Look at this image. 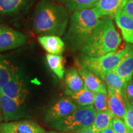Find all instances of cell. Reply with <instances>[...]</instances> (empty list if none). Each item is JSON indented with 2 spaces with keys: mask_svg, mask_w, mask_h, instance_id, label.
Masks as SVG:
<instances>
[{
  "mask_svg": "<svg viewBox=\"0 0 133 133\" xmlns=\"http://www.w3.org/2000/svg\"><path fill=\"white\" fill-rule=\"evenodd\" d=\"M79 75L84 81V85L93 92L107 94L105 84L97 75L84 66L81 65L78 69Z\"/></svg>",
  "mask_w": 133,
  "mask_h": 133,
  "instance_id": "obj_12",
  "label": "cell"
},
{
  "mask_svg": "<svg viewBox=\"0 0 133 133\" xmlns=\"http://www.w3.org/2000/svg\"><path fill=\"white\" fill-rule=\"evenodd\" d=\"M75 133H98L96 132L95 131L93 130V129L91 127V126H88V127L80 129V130L77 131Z\"/></svg>",
  "mask_w": 133,
  "mask_h": 133,
  "instance_id": "obj_30",
  "label": "cell"
},
{
  "mask_svg": "<svg viewBox=\"0 0 133 133\" xmlns=\"http://www.w3.org/2000/svg\"><path fill=\"white\" fill-rule=\"evenodd\" d=\"M0 133H46L39 124L32 121L21 120L0 123Z\"/></svg>",
  "mask_w": 133,
  "mask_h": 133,
  "instance_id": "obj_9",
  "label": "cell"
},
{
  "mask_svg": "<svg viewBox=\"0 0 133 133\" xmlns=\"http://www.w3.org/2000/svg\"><path fill=\"white\" fill-rule=\"evenodd\" d=\"M65 94L79 106H87L92 105L94 103L95 93L89 90L86 86L76 92L66 89Z\"/></svg>",
  "mask_w": 133,
  "mask_h": 133,
  "instance_id": "obj_17",
  "label": "cell"
},
{
  "mask_svg": "<svg viewBox=\"0 0 133 133\" xmlns=\"http://www.w3.org/2000/svg\"><path fill=\"white\" fill-rule=\"evenodd\" d=\"M123 11L133 19V1L131 0H128L123 9Z\"/></svg>",
  "mask_w": 133,
  "mask_h": 133,
  "instance_id": "obj_29",
  "label": "cell"
},
{
  "mask_svg": "<svg viewBox=\"0 0 133 133\" xmlns=\"http://www.w3.org/2000/svg\"><path fill=\"white\" fill-rule=\"evenodd\" d=\"M132 44H128L123 49L115 51L97 57L84 56L81 59V65L97 75L101 79L102 76L115 69L121 59L132 47Z\"/></svg>",
  "mask_w": 133,
  "mask_h": 133,
  "instance_id": "obj_5",
  "label": "cell"
},
{
  "mask_svg": "<svg viewBox=\"0 0 133 133\" xmlns=\"http://www.w3.org/2000/svg\"><path fill=\"white\" fill-rule=\"evenodd\" d=\"M113 70L126 83L132 78L133 45H132L129 52L124 55L117 65Z\"/></svg>",
  "mask_w": 133,
  "mask_h": 133,
  "instance_id": "obj_15",
  "label": "cell"
},
{
  "mask_svg": "<svg viewBox=\"0 0 133 133\" xmlns=\"http://www.w3.org/2000/svg\"><path fill=\"white\" fill-rule=\"evenodd\" d=\"M0 103L3 118L5 122L16 121L24 117L20 106L14 100L0 91Z\"/></svg>",
  "mask_w": 133,
  "mask_h": 133,
  "instance_id": "obj_10",
  "label": "cell"
},
{
  "mask_svg": "<svg viewBox=\"0 0 133 133\" xmlns=\"http://www.w3.org/2000/svg\"><path fill=\"white\" fill-rule=\"evenodd\" d=\"M46 133H74V132H56V131H49V132H47Z\"/></svg>",
  "mask_w": 133,
  "mask_h": 133,
  "instance_id": "obj_33",
  "label": "cell"
},
{
  "mask_svg": "<svg viewBox=\"0 0 133 133\" xmlns=\"http://www.w3.org/2000/svg\"><path fill=\"white\" fill-rule=\"evenodd\" d=\"M101 18L94 7L73 12L64 37L68 46L73 49H81Z\"/></svg>",
  "mask_w": 133,
  "mask_h": 133,
  "instance_id": "obj_3",
  "label": "cell"
},
{
  "mask_svg": "<svg viewBox=\"0 0 133 133\" xmlns=\"http://www.w3.org/2000/svg\"><path fill=\"white\" fill-rule=\"evenodd\" d=\"M123 119L131 130L133 131V105L128 101H126V112Z\"/></svg>",
  "mask_w": 133,
  "mask_h": 133,
  "instance_id": "obj_27",
  "label": "cell"
},
{
  "mask_svg": "<svg viewBox=\"0 0 133 133\" xmlns=\"http://www.w3.org/2000/svg\"><path fill=\"white\" fill-rule=\"evenodd\" d=\"M101 79L104 81L107 87L116 91L126 98L125 87L126 82L121 78L114 70H111L106 72L102 76Z\"/></svg>",
  "mask_w": 133,
  "mask_h": 133,
  "instance_id": "obj_18",
  "label": "cell"
},
{
  "mask_svg": "<svg viewBox=\"0 0 133 133\" xmlns=\"http://www.w3.org/2000/svg\"><path fill=\"white\" fill-rule=\"evenodd\" d=\"M114 116V115L110 110L97 112L91 127L93 130L99 132L110 125Z\"/></svg>",
  "mask_w": 133,
  "mask_h": 133,
  "instance_id": "obj_21",
  "label": "cell"
},
{
  "mask_svg": "<svg viewBox=\"0 0 133 133\" xmlns=\"http://www.w3.org/2000/svg\"><path fill=\"white\" fill-rule=\"evenodd\" d=\"M131 104H132V105H133V102H132V103H131Z\"/></svg>",
  "mask_w": 133,
  "mask_h": 133,
  "instance_id": "obj_35",
  "label": "cell"
},
{
  "mask_svg": "<svg viewBox=\"0 0 133 133\" xmlns=\"http://www.w3.org/2000/svg\"><path fill=\"white\" fill-rule=\"evenodd\" d=\"M125 96L127 101L133 102V79H131L126 83L125 87Z\"/></svg>",
  "mask_w": 133,
  "mask_h": 133,
  "instance_id": "obj_28",
  "label": "cell"
},
{
  "mask_svg": "<svg viewBox=\"0 0 133 133\" xmlns=\"http://www.w3.org/2000/svg\"><path fill=\"white\" fill-rule=\"evenodd\" d=\"M128 0H98L94 9L101 17H109L111 19L115 17L125 6Z\"/></svg>",
  "mask_w": 133,
  "mask_h": 133,
  "instance_id": "obj_11",
  "label": "cell"
},
{
  "mask_svg": "<svg viewBox=\"0 0 133 133\" xmlns=\"http://www.w3.org/2000/svg\"><path fill=\"white\" fill-rule=\"evenodd\" d=\"M118 27L120 29L123 38L126 42L133 44V19L121 11L114 17Z\"/></svg>",
  "mask_w": 133,
  "mask_h": 133,
  "instance_id": "obj_14",
  "label": "cell"
},
{
  "mask_svg": "<svg viewBox=\"0 0 133 133\" xmlns=\"http://www.w3.org/2000/svg\"><path fill=\"white\" fill-rule=\"evenodd\" d=\"M78 106L70 97L61 98L48 110L44 118V122L49 124L63 118L72 113Z\"/></svg>",
  "mask_w": 133,
  "mask_h": 133,
  "instance_id": "obj_6",
  "label": "cell"
},
{
  "mask_svg": "<svg viewBox=\"0 0 133 133\" xmlns=\"http://www.w3.org/2000/svg\"><path fill=\"white\" fill-rule=\"evenodd\" d=\"M111 124L115 133H128L131 131L124 121L116 116L114 117Z\"/></svg>",
  "mask_w": 133,
  "mask_h": 133,
  "instance_id": "obj_26",
  "label": "cell"
},
{
  "mask_svg": "<svg viewBox=\"0 0 133 133\" xmlns=\"http://www.w3.org/2000/svg\"><path fill=\"white\" fill-rule=\"evenodd\" d=\"M3 94L14 100L19 105L24 102L29 92L17 71L13 75L11 79L0 89Z\"/></svg>",
  "mask_w": 133,
  "mask_h": 133,
  "instance_id": "obj_8",
  "label": "cell"
},
{
  "mask_svg": "<svg viewBox=\"0 0 133 133\" xmlns=\"http://www.w3.org/2000/svg\"><path fill=\"white\" fill-rule=\"evenodd\" d=\"M98 133H115V132L114 129H113L112 124H110L107 128H106L105 129H103V130L101 131Z\"/></svg>",
  "mask_w": 133,
  "mask_h": 133,
  "instance_id": "obj_31",
  "label": "cell"
},
{
  "mask_svg": "<svg viewBox=\"0 0 133 133\" xmlns=\"http://www.w3.org/2000/svg\"><path fill=\"white\" fill-rule=\"evenodd\" d=\"M29 0H0V15H9L19 12Z\"/></svg>",
  "mask_w": 133,
  "mask_h": 133,
  "instance_id": "obj_22",
  "label": "cell"
},
{
  "mask_svg": "<svg viewBox=\"0 0 133 133\" xmlns=\"http://www.w3.org/2000/svg\"><path fill=\"white\" fill-rule=\"evenodd\" d=\"M131 1H133V0H131Z\"/></svg>",
  "mask_w": 133,
  "mask_h": 133,
  "instance_id": "obj_36",
  "label": "cell"
},
{
  "mask_svg": "<svg viewBox=\"0 0 133 133\" xmlns=\"http://www.w3.org/2000/svg\"><path fill=\"white\" fill-rule=\"evenodd\" d=\"M46 59L51 70L59 79H62L65 74L64 59L62 56L48 53L46 56Z\"/></svg>",
  "mask_w": 133,
  "mask_h": 133,
  "instance_id": "obj_20",
  "label": "cell"
},
{
  "mask_svg": "<svg viewBox=\"0 0 133 133\" xmlns=\"http://www.w3.org/2000/svg\"><path fill=\"white\" fill-rule=\"evenodd\" d=\"M121 43L112 19L103 17L80 49L84 56L97 57L116 51Z\"/></svg>",
  "mask_w": 133,
  "mask_h": 133,
  "instance_id": "obj_2",
  "label": "cell"
},
{
  "mask_svg": "<svg viewBox=\"0 0 133 133\" xmlns=\"http://www.w3.org/2000/svg\"><path fill=\"white\" fill-rule=\"evenodd\" d=\"M65 83L67 89L73 92L81 90L85 86L78 71L75 67H71L66 71L65 75Z\"/></svg>",
  "mask_w": 133,
  "mask_h": 133,
  "instance_id": "obj_19",
  "label": "cell"
},
{
  "mask_svg": "<svg viewBox=\"0 0 133 133\" xmlns=\"http://www.w3.org/2000/svg\"><path fill=\"white\" fill-rule=\"evenodd\" d=\"M93 104L96 112L109 110V106H108L107 94L101 92L95 93Z\"/></svg>",
  "mask_w": 133,
  "mask_h": 133,
  "instance_id": "obj_25",
  "label": "cell"
},
{
  "mask_svg": "<svg viewBox=\"0 0 133 133\" xmlns=\"http://www.w3.org/2000/svg\"><path fill=\"white\" fill-rule=\"evenodd\" d=\"M28 38L25 35L8 26L0 25V52L25 44Z\"/></svg>",
  "mask_w": 133,
  "mask_h": 133,
  "instance_id": "obj_7",
  "label": "cell"
},
{
  "mask_svg": "<svg viewBox=\"0 0 133 133\" xmlns=\"http://www.w3.org/2000/svg\"><path fill=\"white\" fill-rule=\"evenodd\" d=\"M16 71L9 62L0 57V89L11 79Z\"/></svg>",
  "mask_w": 133,
  "mask_h": 133,
  "instance_id": "obj_24",
  "label": "cell"
},
{
  "mask_svg": "<svg viewBox=\"0 0 133 133\" xmlns=\"http://www.w3.org/2000/svg\"><path fill=\"white\" fill-rule=\"evenodd\" d=\"M98 0H61L68 12L72 13L78 10L93 8Z\"/></svg>",
  "mask_w": 133,
  "mask_h": 133,
  "instance_id": "obj_23",
  "label": "cell"
},
{
  "mask_svg": "<svg viewBox=\"0 0 133 133\" xmlns=\"http://www.w3.org/2000/svg\"><path fill=\"white\" fill-rule=\"evenodd\" d=\"M128 133H133V131H131L130 132H129Z\"/></svg>",
  "mask_w": 133,
  "mask_h": 133,
  "instance_id": "obj_34",
  "label": "cell"
},
{
  "mask_svg": "<svg viewBox=\"0 0 133 133\" xmlns=\"http://www.w3.org/2000/svg\"><path fill=\"white\" fill-rule=\"evenodd\" d=\"M107 98L109 109L116 117L123 119L126 112V100L120 93L107 87Z\"/></svg>",
  "mask_w": 133,
  "mask_h": 133,
  "instance_id": "obj_13",
  "label": "cell"
},
{
  "mask_svg": "<svg viewBox=\"0 0 133 133\" xmlns=\"http://www.w3.org/2000/svg\"><path fill=\"white\" fill-rule=\"evenodd\" d=\"M69 12L54 0H41L33 17V29L40 35L62 36L69 23Z\"/></svg>",
  "mask_w": 133,
  "mask_h": 133,
  "instance_id": "obj_1",
  "label": "cell"
},
{
  "mask_svg": "<svg viewBox=\"0 0 133 133\" xmlns=\"http://www.w3.org/2000/svg\"><path fill=\"white\" fill-rule=\"evenodd\" d=\"M96 113L93 105L78 106L69 115L49 124L50 127L56 130L75 133L84 128L92 125Z\"/></svg>",
  "mask_w": 133,
  "mask_h": 133,
  "instance_id": "obj_4",
  "label": "cell"
},
{
  "mask_svg": "<svg viewBox=\"0 0 133 133\" xmlns=\"http://www.w3.org/2000/svg\"><path fill=\"white\" fill-rule=\"evenodd\" d=\"M3 120V115H2V111H1V103H0V123L2 122Z\"/></svg>",
  "mask_w": 133,
  "mask_h": 133,
  "instance_id": "obj_32",
  "label": "cell"
},
{
  "mask_svg": "<svg viewBox=\"0 0 133 133\" xmlns=\"http://www.w3.org/2000/svg\"><path fill=\"white\" fill-rule=\"evenodd\" d=\"M38 40L49 54L61 55L65 49V43L59 36L43 35L38 37Z\"/></svg>",
  "mask_w": 133,
  "mask_h": 133,
  "instance_id": "obj_16",
  "label": "cell"
}]
</instances>
